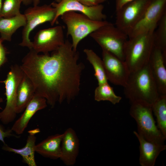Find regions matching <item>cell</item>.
<instances>
[{"label":"cell","instance_id":"cell-1","mask_svg":"<svg viewBox=\"0 0 166 166\" xmlns=\"http://www.w3.org/2000/svg\"><path fill=\"white\" fill-rule=\"evenodd\" d=\"M69 40L49 53L33 49L24 57L20 67L34 86L35 94L44 98L52 108L57 103H70L78 95L85 65Z\"/></svg>","mask_w":166,"mask_h":166},{"label":"cell","instance_id":"cell-2","mask_svg":"<svg viewBox=\"0 0 166 166\" xmlns=\"http://www.w3.org/2000/svg\"><path fill=\"white\" fill-rule=\"evenodd\" d=\"M123 87L124 95L130 103L140 102L152 105L160 95L148 63L131 72Z\"/></svg>","mask_w":166,"mask_h":166},{"label":"cell","instance_id":"cell-3","mask_svg":"<svg viewBox=\"0 0 166 166\" xmlns=\"http://www.w3.org/2000/svg\"><path fill=\"white\" fill-rule=\"evenodd\" d=\"M154 32L128 38L124 51V61L130 72L137 70L148 61L154 47Z\"/></svg>","mask_w":166,"mask_h":166},{"label":"cell","instance_id":"cell-4","mask_svg":"<svg viewBox=\"0 0 166 166\" xmlns=\"http://www.w3.org/2000/svg\"><path fill=\"white\" fill-rule=\"evenodd\" d=\"M131 104L129 114L136 122L137 132L148 141L164 144L166 137L156 124L151 105L140 102Z\"/></svg>","mask_w":166,"mask_h":166},{"label":"cell","instance_id":"cell-5","mask_svg":"<svg viewBox=\"0 0 166 166\" xmlns=\"http://www.w3.org/2000/svg\"><path fill=\"white\" fill-rule=\"evenodd\" d=\"M61 16L67 27V36L71 37L72 46L75 51L77 50L79 43L83 39L109 22L105 20H93L81 13L73 11L66 12Z\"/></svg>","mask_w":166,"mask_h":166},{"label":"cell","instance_id":"cell-6","mask_svg":"<svg viewBox=\"0 0 166 166\" xmlns=\"http://www.w3.org/2000/svg\"><path fill=\"white\" fill-rule=\"evenodd\" d=\"M101 48L124 61V51L128 37L113 24L109 22L89 34Z\"/></svg>","mask_w":166,"mask_h":166},{"label":"cell","instance_id":"cell-7","mask_svg":"<svg viewBox=\"0 0 166 166\" xmlns=\"http://www.w3.org/2000/svg\"><path fill=\"white\" fill-rule=\"evenodd\" d=\"M24 75L20 66L16 64L11 66L6 79L0 81L5 84L6 97V106L0 112V120L4 124L12 122L16 116L18 88Z\"/></svg>","mask_w":166,"mask_h":166},{"label":"cell","instance_id":"cell-8","mask_svg":"<svg viewBox=\"0 0 166 166\" xmlns=\"http://www.w3.org/2000/svg\"><path fill=\"white\" fill-rule=\"evenodd\" d=\"M24 14L26 23L22 30V41L19 45L30 49L32 48V42L30 39V34L40 24L49 22L51 25L55 17L56 10L51 4L38 5L29 7L25 11Z\"/></svg>","mask_w":166,"mask_h":166},{"label":"cell","instance_id":"cell-9","mask_svg":"<svg viewBox=\"0 0 166 166\" xmlns=\"http://www.w3.org/2000/svg\"><path fill=\"white\" fill-rule=\"evenodd\" d=\"M150 0H135L116 12L115 26L128 36L144 15Z\"/></svg>","mask_w":166,"mask_h":166},{"label":"cell","instance_id":"cell-10","mask_svg":"<svg viewBox=\"0 0 166 166\" xmlns=\"http://www.w3.org/2000/svg\"><path fill=\"white\" fill-rule=\"evenodd\" d=\"M166 12V0H150L144 15L128 35V38L154 32Z\"/></svg>","mask_w":166,"mask_h":166},{"label":"cell","instance_id":"cell-11","mask_svg":"<svg viewBox=\"0 0 166 166\" xmlns=\"http://www.w3.org/2000/svg\"><path fill=\"white\" fill-rule=\"evenodd\" d=\"M65 42L63 27L58 25L39 30L32 42L31 49L38 53H49L58 49Z\"/></svg>","mask_w":166,"mask_h":166},{"label":"cell","instance_id":"cell-12","mask_svg":"<svg viewBox=\"0 0 166 166\" xmlns=\"http://www.w3.org/2000/svg\"><path fill=\"white\" fill-rule=\"evenodd\" d=\"M51 5L56 10L54 20L51 24L54 25L58 18L64 13L69 11L78 12L93 20H105L106 16L103 12L104 6L101 4L94 6L84 5L77 0H61L57 2H53Z\"/></svg>","mask_w":166,"mask_h":166},{"label":"cell","instance_id":"cell-13","mask_svg":"<svg viewBox=\"0 0 166 166\" xmlns=\"http://www.w3.org/2000/svg\"><path fill=\"white\" fill-rule=\"evenodd\" d=\"M102 57L108 81L115 85L124 87L130 73L125 62L102 49Z\"/></svg>","mask_w":166,"mask_h":166},{"label":"cell","instance_id":"cell-14","mask_svg":"<svg viewBox=\"0 0 166 166\" xmlns=\"http://www.w3.org/2000/svg\"><path fill=\"white\" fill-rule=\"evenodd\" d=\"M166 55L154 45L148 64L160 95H166Z\"/></svg>","mask_w":166,"mask_h":166},{"label":"cell","instance_id":"cell-15","mask_svg":"<svg viewBox=\"0 0 166 166\" xmlns=\"http://www.w3.org/2000/svg\"><path fill=\"white\" fill-rule=\"evenodd\" d=\"M79 140L75 130L69 128L63 133L61 143V156L60 159L67 166L75 164L79 151Z\"/></svg>","mask_w":166,"mask_h":166},{"label":"cell","instance_id":"cell-16","mask_svg":"<svg viewBox=\"0 0 166 166\" xmlns=\"http://www.w3.org/2000/svg\"><path fill=\"white\" fill-rule=\"evenodd\" d=\"M47 104L44 98L35 94L26 106L23 113L14 122L11 130L17 135L22 134L32 117L38 111L46 108Z\"/></svg>","mask_w":166,"mask_h":166},{"label":"cell","instance_id":"cell-17","mask_svg":"<svg viewBox=\"0 0 166 166\" xmlns=\"http://www.w3.org/2000/svg\"><path fill=\"white\" fill-rule=\"evenodd\" d=\"M139 142V162L141 166H154L157 158L166 149L164 144L149 142L146 140L136 131L133 132Z\"/></svg>","mask_w":166,"mask_h":166},{"label":"cell","instance_id":"cell-18","mask_svg":"<svg viewBox=\"0 0 166 166\" xmlns=\"http://www.w3.org/2000/svg\"><path fill=\"white\" fill-rule=\"evenodd\" d=\"M63 133L49 136L36 144L35 152L45 158L60 159L61 156V143Z\"/></svg>","mask_w":166,"mask_h":166},{"label":"cell","instance_id":"cell-19","mask_svg":"<svg viewBox=\"0 0 166 166\" xmlns=\"http://www.w3.org/2000/svg\"><path fill=\"white\" fill-rule=\"evenodd\" d=\"M40 132L38 128L30 130L28 132L26 144L21 148H15L10 147L6 144H4L2 149L4 151L12 152L20 155L23 162L29 166H36L35 159L34 148L36 145V137L35 135Z\"/></svg>","mask_w":166,"mask_h":166},{"label":"cell","instance_id":"cell-20","mask_svg":"<svg viewBox=\"0 0 166 166\" xmlns=\"http://www.w3.org/2000/svg\"><path fill=\"white\" fill-rule=\"evenodd\" d=\"M26 19L24 14H20L8 18H0V38L2 42L11 41L13 34L19 28L24 27Z\"/></svg>","mask_w":166,"mask_h":166},{"label":"cell","instance_id":"cell-21","mask_svg":"<svg viewBox=\"0 0 166 166\" xmlns=\"http://www.w3.org/2000/svg\"><path fill=\"white\" fill-rule=\"evenodd\" d=\"M35 94V90L33 84L24 73L18 88L16 107L17 114L24 111Z\"/></svg>","mask_w":166,"mask_h":166},{"label":"cell","instance_id":"cell-22","mask_svg":"<svg viewBox=\"0 0 166 166\" xmlns=\"http://www.w3.org/2000/svg\"><path fill=\"white\" fill-rule=\"evenodd\" d=\"M151 106L156 118L157 125L166 137V95H160Z\"/></svg>","mask_w":166,"mask_h":166},{"label":"cell","instance_id":"cell-23","mask_svg":"<svg viewBox=\"0 0 166 166\" xmlns=\"http://www.w3.org/2000/svg\"><path fill=\"white\" fill-rule=\"evenodd\" d=\"M84 52L87 59L92 65L94 71V76L98 85L108 82L102 59L92 49H85Z\"/></svg>","mask_w":166,"mask_h":166},{"label":"cell","instance_id":"cell-24","mask_svg":"<svg viewBox=\"0 0 166 166\" xmlns=\"http://www.w3.org/2000/svg\"><path fill=\"white\" fill-rule=\"evenodd\" d=\"M94 98L97 101H108L115 105L120 102L122 97L115 94L108 82L98 85L94 91Z\"/></svg>","mask_w":166,"mask_h":166},{"label":"cell","instance_id":"cell-25","mask_svg":"<svg viewBox=\"0 0 166 166\" xmlns=\"http://www.w3.org/2000/svg\"><path fill=\"white\" fill-rule=\"evenodd\" d=\"M157 26L154 32V45L166 55V12L160 19Z\"/></svg>","mask_w":166,"mask_h":166},{"label":"cell","instance_id":"cell-26","mask_svg":"<svg viewBox=\"0 0 166 166\" xmlns=\"http://www.w3.org/2000/svg\"><path fill=\"white\" fill-rule=\"evenodd\" d=\"M21 3V0H5L2 4L1 17L10 18L21 13L20 10Z\"/></svg>","mask_w":166,"mask_h":166},{"label":"cell","instance_id":"cell-27","mask_svg":"<svg viewBox=\"0 0 166 166\" xmlns=\"http://www.w3.org/2000/svg\"><path fill=\"white\" fill-rule=\"evenodd\" d=\"M13 131L11 129H5L0 124V140L4 144H6L5 142V139L6 137L13 136L15 137H18L13 133Z\"/></svg>","mask_w":166,"mask_h":166},{"label":"cell","instance_id":"cell-28","mask_svg":"<svg viewBox=\"0 0 166 166\" xmlns=\"http://www.w3.org/2000/svg\"><path fill=\"white\" fill-rule=\"evenodd\" d=\"M3 42L0 38V67L6 61L7 52L2 44Z\"/></svg>","mask_w":166,"mask_h":166},{"label":"cell","instance_id":"cell-29","mask_svg":"<svg viewBox=\"0 0 166 166\" xmlns=\"http://www.w3.org/2000/svg\"><path fill=\"white\" fill-rule=\"evenodd\" d=\"M81 3L88 6H94L101 4L105 0H77Z\"/></svg>","mask_w":166,"mask_h":166},{"label":"cell","instance_id":"cell-30","mask_svg":"<svg viewBox=\"0 0 166 166\" xmlns=\"http://www.w3.org/2000/svg\"><path fill=\"white\" fill-rule=\"evenodd\" d=\"M135 0H115L116 11L125 4Z\"/></svg>","mask_w":166,"mask_h":166},{"label":"cell","instance_id":"cell-31","mask_svg":"<svg viewBox=\"0 0 166 166\" xmlns=\"http://www.w3.org/2000/svg\"><path fill=\"white\" fill-rule=\"evenodd\" d=\"M22 3L26 6H27L33 3V0H21Z\"/></svg>","mask_w":166,"mask_h":166},{"label":"cell","instance_id":"cell-32","mask_svg":"<svg viewBox=\"0 0 166 166\" xmlns=\"http://www.w3.org/2000/svg\"><path fill=\"white\" fill-rule=\"evenodd\" d=\"M61 0H56V2H60ZM40 0H33V6H36L38 5Z\"/></svg>","mask_w":166,"mask_h":166},{"label":"cell","instance_id":"cell-33","mask_svg":"<svg viewBox=\"0 0 166 166\" xmlns=\"http://www.w3.org/2000/svg\"><path fill=\"white\" fill-rule=\"evenodd\" d=\"M2 0H0V18L1 17H2L1 16V10L2 8Z\"/></svg>","mask_w":166,"mask_h":166},{"label":"cell","instance_id":"cell-34","mask_svg":"<svg viewBox=\"0 0 166 166\" xmlns=\"http://www.w3.org/2000/svg\"><path fill=\"white\" fill-rule=\"evenodd\" d=\"M3 101V99L2 98L0 97V103H2Z\"/></svg>","mask_w":166,"mask_h":166}]
</instances>
